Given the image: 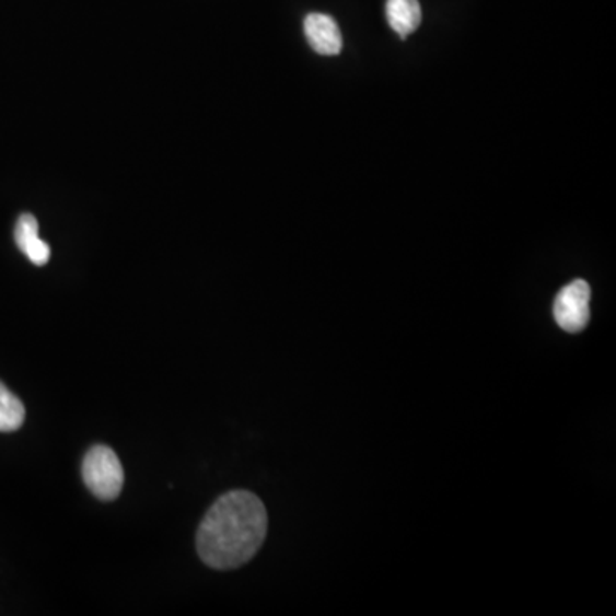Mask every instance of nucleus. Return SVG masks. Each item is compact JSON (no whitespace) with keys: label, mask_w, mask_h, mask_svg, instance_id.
<instances>
[{"label":"nucleus","mask_w":616,"mask_h":616,"mask_svg":"<svg viewBox=\"0 0 616 616\" xmlns=\"http://www.w3.org/2000/svg\"><path fill=\"white\" fill-rule=\"evenodd\" d=\"M83 479L100 500H115L124 488V467L106 445H95L83 461Z\"/></svg>","instance_id":"nucleus-2"},{"label":"nucleus","mask_w":616,"mask_h":616,"mask_svg":"<svg viewBox=\"0 0 616 616\" xmlns=\"http://www.w3.org/2000/svg\"><path fill=\"white\" fill-rule=\"evenodd\" d=\"M309 44L321 56H339L342 50V35L338 23L327 14L312 12L303 23Z\"/></svg>","instance_id":"nucleus-4"},{"label":"nucleus","mask_w":616,"mask_h":616,"mask_svg":"<svg viewBox=\"0 0 616 616\" xmlns=\"http://www.w3.org/2000/svg\"><path fill=\"white\" fill-rule=\"evenodd\" d=\"M267 534V512L257 495L228 491L209 509L197 531V551L206 566L239 569L259 551Z\"/></svg>","instance_id":"nucleus-1"},{"label":"nucleus","mask_w":616,"mask_h":616,"mask_svg":"<svg viewBox=\"0 0 616 616\" xmlns=\"http://www.w3.org/2000/svg\"><path fill=\"white\" fill-rule=\"evenodd\" d=\"M18 247L35 266H45L50 260V247L39 239L38 220L33 214H23L14 230Z\"/></svg>","instance_id":"nucleus-5"},{"label":"nucleus","mask_w":616,"mask_h":616,"mask_svg":"<svg viewBox=\"0 0 616 616\" xmlns=\"http://www.w3.org/2000/svg\"><path fill=\"white\" fill-rule=\"evenodd\" d=\"M391 28L405 39L421 24V5L418 0H387L385 8Z\"/></svg>","instance_id":"nucleus-6"},{"label":"nucleus","mask_w":616,"mask_h":616,"mask_svg":"<svg viewBox=\"0 0 616 616\" xmlns=\"http://www.w3.org/2000/svg\"><path fill=\"white\" fill-rule=\"evenodd\" d=\"M24 418L23 403L0 382V432H16L23 427Z\"/></svg>","instance_id":"nucleus-7"},{"label":"nucleus","mask_w":616,"mask_h":616,"mask_svg":"<svg viewBox=\"0 0 616 616\" xmlns=\"http://www.w3.org/2000/svg\"><path fill=\"white\" fill-rule=\"evenodd\" d=\"M591 288L584 279H576L558 291L554 303V317L567 333H581L591 318Z\"/></svg>","instance_id":"nucleus-3"}]
</instances>
